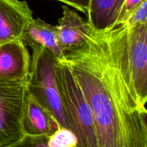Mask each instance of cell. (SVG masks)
<instances>
[{
	"instance_id": "obj_1",
	"label": "cell",
	"mask_w": 147,
	"mask_h": 147,
	"mask_svg": "<svg viewBox=\"0 0 147 147\" xmlns=\"http://www.w3.org/2000/svg\"><path fill=\"white\" fill-rule=\"evenodd\" d=\"M126 34L123 24L105 31L91 28L82 45L64 55L91 109L98 147H147L129 76Z\"/></svg>"
},
{
	"instance_id": "obj_2",
	"label": "cell",
	"mask_w": 147,
	"mask_h": 147,
	"mask_svg": "<svg viewBox=\"0 0 147 147\" xmlns=\"http://www.w3.org/2000/svg\"><path fill=\"white\" fill-rule=\"evenodd\" d=\"M55 73L70 129L77 139L76 147H98L91 109L71 69L57 60Z\"/></svg>"
},
{
	"instance_id": "obj_3",
	"label": "cell",
	"mask_w": 147,
	"mask_h": 147,
	"mask_svg": "<svg viewBox=\"0 0 147 147\" xmlns=\"http://www.w3.org/2000/svg\"><path fill=\"white\" fill-rule=\"evenodd\" d=\"M32 50L28 93L53 115L60 127L70 129L56 78L57 58L42 47H33Z\"/></svg>"
},
{
	"instance_id": "obj_4",
	"label": "cell",
	"mask_w": 147,
	"mask_h": 147,
	"mask_svg": "<svg viewBox=\"0 0 147 147\" xmlns=\"http://www.w3.org/2000/svg\"><path fill=\"white\" fill-rule=\"evenodd\" d=\"M27 80L0 78V147L11 146L25 136L22 121Z\"/></svg>"
},
{
	"instance_id": "obj_5",
	"label": "cell",
	"mask_w": 147,
	"mask_h": 147,
	"mask_svg": "<svg viewBox=\"0 0 147 147\" xmlns=\"http://www.w3.org/2000/svg\"><path fill=\"white\" fill-rule=\"evenodd\" d=\"M126 55L132 87L143 107L147 103V21L127 29Z\"/></svg>"
},
{
	"instance_id": "obj_6",
	"label": "cell",
	"mask_w": 147,
	"mask_h": 147,
	"mask_svg": "<svg viewBox=\"0 0 147 147\" xmlns=\"http://www.w3.org/2000/svg\"><path fill=\"white\" fill-rule=\"evenodd\" d=\"M33 20V13L26 1L0 0V45L22 38Z\"/></svg>"
},
{
	"instance_id": "obj_7",
	"label": "cell",
	"mask_w": 147,
	"mask_h": 147,
	"mask_svg": "<svg viewBox=\"0 0 147 147\" xmlns=\"http://www.w3.org/2000/svg\"><path fill=\"white\" fill-rule=\"evenodd\" d=\"M31 57L22 39L0 45V78L8 80H27Z\"/></svg>"
},
{
	"instance_id": "obj_8",
	"label": "cell",
	"mask_w": 147,
	"mask_h": 147,
	"mask_svg": "<svg viewBox=\"0 0 147 147\" xmlns=\"http://www.w3.org/2000/svg\"><path fill=\"white\" fill-rule=\"evenodd\" d=\"M22 123L24 134L30 136H50L60 127L53 115L29 93Z\"/></svg>"
},
{
	"instance_id": "obj_9",
	"label": "cell",
	"mask_w": 147,
	"mask_h": 147,
	"mask_svg": "<svg viewBox=\"0 0 147 147\" xmlns=\"http://www.w3.org/2000/svg\"><path fill=\"white\" fill-rule=\"evenodd\" d=\"M63 15L58 21L59 41L65 53L82 45L87 39L91 27L76 11L63 6Z\"/></svg>"
},
{
	"instance_id": "obj_10",
	"label": "cell",
	"mask_w": 147,
	"mask_h": 147,
	"mask_svg": "<svg viewBox=\"0 0 147 147\" xmlns=\"http://www.w3.org/2000/svg\"><path fill=\"white\" fill-rule=\"evenodd\" d=\"M22 40L30 48L42 47L50 51L57 60L64 59L65 50L59 41L57 26L34 19L26 28Z\"/></svg>"
},
{
	"instance_id": "obj_11",
	"label": "cell",
	"mask_w": 147,
	"mask_h": 147,
	"mask_svg": "<svg viewBox=\"0 0 147 147\" xmlns=\"http://www.w3.org/2000/svg\"><path fill=\"white\" fill-rule=\"evenodd\" d=\"M125 0H90L87 11L90 27L105 31L116 24Z\"/></svg>"
},
{
	"instance_id": "obj_12",
	"label": "cell",
	"mask_w": 147,
	"mask_h": 147,
	"mask_svg": "<svg viewBox=\"0 0 147 147\" xmlns=\"http://www.w3.org/2000/svg\"><path fill=\"white\" fill-rule=\"evenodd\" d=\"M77 139L70 129L59 127L48 137L47 144L50 147H76Z\"/></svg>"
},
{
	"instance_id": "obj_13",
	"label": "cell",
	"mask_w": 147,
	"mask_h": 147,
	"mask_svg": "<svg viewBox=\"0 0 147 147\" xmlns=\"http://www.w3.org/2000/svg\"><path fill=\"white\" fill-rule=\"evenodd\" d=\"M147 21V0H144L136 7L124 20L123 24L126 29H131Z\"/></svg>"
},
{
	"instance_id": "obj_14",
	"label": "cell",
	"mask_w": 147,
	"mask_h": 147,
	"mask_svg": "<svg viewBox=\"0 0 147 147\" xmlns=\"http://www.w3.org/2000/svg\"><path fill=\"white\" fill-rule=\"evenodd\" d=\"M47 136L25 135L20 142L9 147H50L47 144Z\"/></svg>"
},
{
	"instance_id": "obj_15",
	"label": "cell",
	"mask_w": 147,
	"mask_h": 147,
	"mask_svg": "<svg viewBox=\"0 0 147 147\" xmlns=\"http://www.w3.org/2000/svg\"><path fill=\"white\" fill-rule=\"evenodd\" d=\"M144 1V0H125L121 10L120 14L119 16L117 23L115 26L123 24L128 15Z\"/></svg>"
},
{
	"instance_id": "obj_16",
	"label": "cell",
	"mask_w": 147,
	"mask_h": 147,
	"mask_svg": "<svg viewBox=\"0 0 147 147\" xmlns=\"http://www.w3.org/2000/svg\"><path fill=\"white\" fill-rule=\"evenodd\" d=\"M61 1L72 7H74L78 11L87 14L90 0H56Z\"/></svg>"
},
{
	"instance_id": "obj_17",
	"label": "cell",
	"mask_w": 147,
	"mask_h": 147,
	"mask_svg": "<svg viewBox=\"0 0 147 147\" xmlns=\"http://www.w3.org/2000/svg\"><path fill=\"white\" fill-rule=\"evenodd\" d=\"M141 116H142V121H143L145 129H146V132L147 134V109L145 106L142 107L140 109Z\"/></svg>"
}]
</instances>
